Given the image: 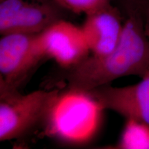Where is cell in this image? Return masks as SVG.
<instances>
[{
  "mask_svg": "<svg viewBox=\"0 0 149 149\" xmlns=\"http://www.w3.org/2000/svg\"><path fill=\"white\" fill-rule=\"evenodd\" d=\"M149 69V40L144 18L126 15L122 36L113 51L106 55H91L67 70L69 90L86 93L109 85L118 78L135 75L143 78Z\"/></svg>",
  "mask_w": 149,
  "mask_h": 149,
  "instance_id": "6da1fadb",
  "label": "cell"
},
{
  "mask_svg": "<svg viewBox=\"0 0 149 149\" xmlns=\"http://www.w3.org/2000/svg\"><path fill=\"white\" fill-rule=\"evenodd\" d=\"M59 91L39 90L22 95L1 86L0 141L17 139L47 118Z\"/></svg>",
  "mask_w": 149,
  "mask_h": 149,
  "instance_id": "7a4b0ae2",
  "label": "cell"
},
{
  "mask_svg": "<svg viewBox=\"0 0 149 149\" xmlns=\"http://www.w3.org/2000/svg\"><path fill=\"white\" fill-rule=\"evenodd\" d=\"M37 35L10 33L0 40L1 86L16 89L22 78L43 59Z\"/></svg>",
  "mask_w": 149,
  "mask_h": 149,
  "instance_id": "3957f363",
  "label": "cell"
},
{
  "mask_svg": "<svg viewBox=\"0 0 149 149\" xmlns=\"http://www.w3.org/2000/svg\"><path fill=\"white\" fill-rule=\"evenodd\" d=\"M45 58H51L66 70L85 59L91 53L81 27L59 19L37 34Z\"/></svg>",
  "mask_w": 149,
  "mask_h": 149,
  "instance_id": "277c9868",
  "label": "cell"
},
{
  "mask_svg": "<svg viewBox=\"0 0 149 149\" xmlns=\"http://www.w3.org/2000/svg\"><path fill=\"white\" fill-rule=\"evenodd\" d=\"M102 109L111 110L126 120L149 125V77L122 87L106 85L86 93Z\"/></svg>",
  "mask_w": 149,
  "mask_h": 149,
  "instance_id": "5b68a950",
  "label": "cell"
},
{
  "mask_svg": "<svg viewBox=\"0 0 149 149\" xmlns=\"http://www.w3.org/2000/svg\"><path fill=\"white\" fill-rule=\"evenodd\" d=\"M86 17L81 27L91 53L101 56L113 51L120 40L124 27L118 10L109 4Z\"/></svg>",
  "mask_w": 149,
  "mask_h": 149,
  "instance_id": "8992f818",
  "label": "cell"
},
{
  "mask_svg": "<svg viewBox=\"0 0 149 149\" xmlns=\"http://www.w3.org/2000/svg\"><path fill=\"white\" fill-rule=\"evenodd\" d=\"M59 8L53 0H18L15 13L1 35L39 34L61 19Z\"/></svg>",
  "mask_w": 149,
  "mask_h": 149,
  "instance_id": "52a82bcc",
  "label": "cell"
},
{
  "mask_svg": "<svg viewBox=\"0 0 149 149\" xmlns=\"http://www.w3.org/2000/svg\"><path fill=\"white\" fill-rule=\"evenodd\" d=\"M117 148L149 149V125L134 120H126Z\"/></svg>",
  "mask_w": 149,
  "mask_h": 149,
  "instance_id": "ba28073f",
  "label": "cell"
},
{
  "mask_svg": "<svg viewBox=\"0 0 149 149\" xmlns=\"http://www.w3.org/2000/svg\"><path fill=\"white\" fill-rule=\"evenodd\" d=\"M61 8L86 15L110 4L109 0H53Z\"/></svg>",
  "mask_w": 149,
  "mask_h": 149,
  "instance_id": "9c48e42d",
  "label": "cell"
},
{
  "mask_svg": "<svg viewBox=\"0 0 149 149\" xmlns=\"http://www.w3.org/2000/svg\"><path fill=\"white\" fill-rule=\"evenodd\" d=\"M126 15L135 13L145 17L149 6V0H122Z\"/></svg>",
  "mask_w": 149,
  "mask_h": 149,
  "instance_id": "30bf717a",
  "label": "cell"
},
{
  "mask_svg": "<svg viewBox=\"0 0 149 149\" xmlns=\"http://www.w3.org/2000/svg\"><path fill=\"white\" fill-rule=\"evenodd\" d=\"M144 29L145 32L149 40V6L147 9L146 15L144 17Z\"/></svg>",
  "mask_w": 149,
  "mask_h": 149,
  "instance_id": "8fae6325",
  "label": "cell"
},
{
  "mask_svg": "<svg viewBox=\"0 0 149 149\" xmlns=\"http://www.w3.org/2000/svg\"><path fill=\"white\" fill-rule=\"evenodd\" d=\"M145 77H149V69H148V72H147L146 74V75H145Z\"/></svg>",
  "mask_w": 149,
  "mask_h": 149,
  "instance_id": "7c38bea8",
  "label": "cell"
}]
</instances>
